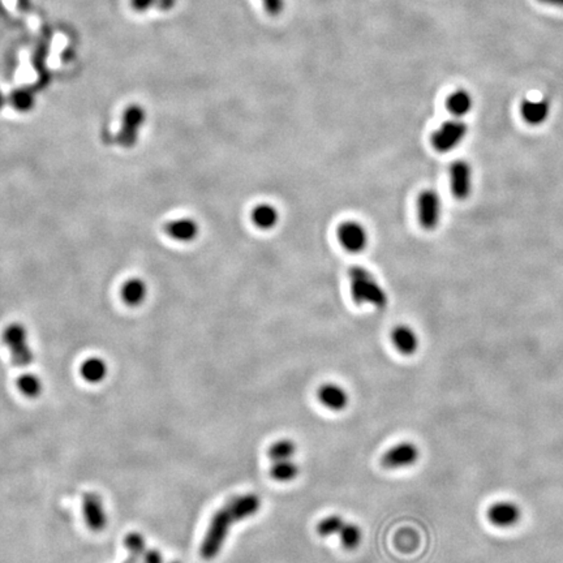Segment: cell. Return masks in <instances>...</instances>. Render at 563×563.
<instances>
[{
  "instance_id": "6da1fadb",
  "label": "cell",
  "mask_w": 563,
  "mask_h": 563,
  "mask_svg": "<svg viewBox=\"0 0 563 563\" xmlns=\"http://www.w3.org/2000/svg\"><path fill=\"white\" fill-rule=\"evenodd\" d=\"M348 281L350 293L356 305H372L379 309L386 307L387 292L368 269L352 266L348 270Z\"/></svg>"
},
{
  "instance_id": "7a4b0ae2",
  "label": "cell",
  "mask_w": 563,
  "mask_h": 563,
  "mask_svg": "<svg viewBox=\"0 0 563 563\" xmlns=\"http://www.w3.org/2000/svg\"><path fill=\"white\" fill-rule=\"evenodd\" d=\"M234 523H236V520L234 519L226 506H223L213 515L200 546V553L203 558L213 559L220 555Z\"/></svg>"
},
{
  "instance_id": "3957f363",
  "label": "cell",
  "mask_w": 563,
  "mask_h": 563,
  "mask_svg": "<svg viewBox=\"0 0 563 563\" xmlns=\"http://www.w3.org/2000/svg\"><path fill=\"white\" fill-rule=\"evenodd\" d=\"M3 342L8 347L16 367L25 368L34 361V352L29 346L27 329L24 326L20 324L7 326L3 333Z\"/></svg>"
},
{
  "instance_id": "277c9868",
  "label": "cell",
  "mask_w": 563,
  "mask_h": 563,
  "mask_svg": "<svg viewBox=\"0 0 563 563\" xmlns=\"http://www.w3.org/2000/svg\"><path fill=\"white\" fill-rule=\"evenodd\" d=\"M467 133L468 127L464 122L459 119L448 120L431 134V145L440 153H449L451 150L457 149L463 142Z\"/></svg>"
},
{
  "instance_id": "5b68a950",
  "label": "cell",
  "mask_w": 563,
  "mask_h": 563,
  "mask_svg": "<svg viewBox=\"0 0 563 563\" xmlns=\"http://www.w3.org/2000/svg\"><path fill=\"white\" fill-rule=\"evenodd\" d=\"M146 120L145 110L139 105L129 106L123 114L120 131L116 134V142L125 149L133 148L140 134L141 128Z\"/></svg>"
},
{
  "instance_id": "8992f818",
  "label": "cell",
  "mask_w": 563,
  "mask_h": 563,
  "mask_svg": "<svg viewBox=\"0 0 563 563\" xmlns=\"http://www.w3.org/2000/svg\"><path fill=\"white\" fill-rule=\"evenodd\" d=\"M338 241L350 253H360L367 249L369 243V235L367 227H364L358 220H346L339 224Z\"/></svg>"
},
{
  "instance_id": "52a82bcc",
  "label": "cell",
  "mask_w": 563,
  "mask_h": 563,
  "mask_svg": "<svg viewBox=\"0 0 563 563\" xmlns=\"http://www.w3.org/2000/svg\"><path fill=\"white\" fill-rule=\"evenodd\" d=\"M82 515L91 531L101 532L107 527L108 514L105 501L97 492H88L82 495Z\"/></svg>"
},
{
  "instance_id": "ba28073f",
  "label": "cell",
  "mask_w": 563,
  "mask_h": 563,
  "mask_svg": "<svg viewBox=\"0 0 563 563\" xmlns=\"http://www.w3.org/2000/svg\"><path fill=\"white\" fill-rule=\"evenodd\" d=\"M419 222L425 229H436L442 217V200L433 189H426L419 196L417 201Z\"/></svg>"
},
{
  "instance_id": "9c48e42d",
  "label": "cell",
  "mask_w": 563,
  "mask_h": 563,
  "mask_svg": "<svg viewBox=\"0 0 563 563\" xmlns=\"http://www.w3.org/2000/svg\"><path fill=\"white\" fill-rule=\"evenodd\" d=\"M419 459V449L411 442H402L390 448L381 457V464L387 469H398L415 464Z\"/></svg>"
},
{
  "instance_id": "30bf717a",
  "label": "cell",
  "mask_w": 563,
  "mask_h": 563,
  "mask_svg": "<svg viewBox=\"0 0 563 563\" xmlns=\"http://www.w3.org/2000/svg\"><path fill=\"white\" fill-rule=\"evenodd\" d=\"M450 184L451 191L457 200H466L472 192L474 175L472 167L466 160H457L450 167Z\"/></svg>"
},
{
  "instance_id": "8fae6325",
  "label": "cell",
  "mask_w": 563,
  "mask_h": 563,
  "mask_svg": "<svg viewBox=\"0 0 563 563\" xmlns=\"http://www.w3.org/2000/svg\"><path fill=\"white\" fill-rule=\"evenodd\" d=\"M488 519L495 527H512L520 519L519 507L512 502H497L488 509Z\"/></svg>"
},
{
  "instance_id": "7c38bea8",
  "label": "cell",
  "mask_w": 563,
  "mask_h": 563,
  "mask_svg": "<svg viewBox=\"0 0 563 563\" xmlns=\"http://www.w3.org/2000/svg\"><path fill=\"white\" fill-rule=\"evenodd\" d=\"M226 507L229 509L234 519L236 521H241V520L253 517L258 512L261 507V500L255 493H249V494H243V495L232 498L226 505Z\"/></svg>"
},
{
  "instance_id": "4fadbf2b",
  "label": "cell",
  "mask_w": 563,
  "mask_h": 563,
  "mask_svg": "<svg viewBox=\"0 0 563 563\" xmlns=\"http://www.w3.org/2000/svg\"><path fill=\"white\" fill-rule=\"evenodd\" d=\"M165 232L175 241L191 243L200 235V224L194 218H179L166 223Z\"/></svg>"
},
{
  "instance_id": "5bb4252c",
  "label": "cell",
  "mask_w": 563,
  "mask_h": 563,
  "mask_svg": "<svg viewBox=\"0 0 563 563\" xmlns=\"http://www.w3.org/2000/svg\"><path fill=\"white\" fill-rule=\"evenodd\" d=\"M317 398L321 405L335 412L342 411L348 405V394L344 388L335 384H325L320 387L317 391Z\"/></svg>"
},
{
  "instance_id": "9a60e30c",
  "label": "cell",
  "mask_w": 563,
  "mask_h": 563,
  "mask_svg": "<svg viewBox=\"0 0 563 563\" xmlns=\"http://www.w3.org/2000/svg\"><path fill=\"white\" fill-rule=\"evenodd\" d=\"M521 118L531 125L544 123L550 114V103L546 99H524L520 106Z\"/></svg>"
},
{
  "instance_id": "2e32d148",
  "label": "cell",
  "mask_w": 563,
  "mask_h": 563,
  "mask_svg": "<svg viewBox=\"0 0 563 563\" xmlns=\"http://www.w3.org/2000/svg\"><path fill=\"white\" fill-rule=\"evenodd\" d=\"M391 342L398 351L411 356L419 348V336L410 326L399 325L391 331Z\"/></svg>"
},
{
  "instance_id": "e0dca14e",
  "label": "cell",
  "mask_w": 563,
  "mask_h": 563,
  "mask_svg": "<svg viewBox=\"0 0 563 563\" xmlns=\"http://www.w3.org/2000/svg\"><path fill=\"white\" fill-rule=\"evenodd\" d=\"M252 222L262 231L273 229L279 223V211L272 203H258L252 211Z\"/></svg>"
},
{
  "instance_id": "ac0fdd59",
  "label": "cell",
  "mask_w": 563,
  "mask_h": 563,
  "mask_svg": "<svg viewBox=\"0 0 563 563\" xmlns=\"http://www.w3.org/2000/svg\"><path fill=\"white\" fill-rule=\"evenodd\" d=\"M120 295L127 305L139 307L148 296V286L140 278H132L124 283Z\"/></svg>"
},
{
  "instance_id": "d6986e66",
  "label": "cell",
  "mask_w": 563,
  "mask_h": 563,
  "mask_svg": "<svg viewBox=\"0 0 563 563\" xmlns=\"http://www.w3.org/2000/svg\"><path fill=\"white\" fill-rule=\"evenodd\" d=\"M107 364L101 358H89L80 367V374L89 384H99L107 377Z\"/></svg>"
},
{
  "instance_id": "ffe728a7",
  "label": "cell",
  "mask_w": 563,
  "mask_h": 563,
  "mask_svg": "<svg viewBox=\"0 0 563 563\" xmlns=\"http://www.w3.org/2000/svg\"><path fill=\"white\" fill-rule=\"evenodd\" d=\"M446 107L457 118L468 114L474 107V98L466 89H457L446 99Z\"/></svg>"
},
{
  "instance_id": "44dd1931",
  "label": "cell",
  "mask_w": 563,
  "mask_h": 563,
  "mask_svg": "<svg viewBox=\"0 0 563 563\" xmlns=\"http://www.w3.org/2000/svg\"><path fill=\"white\" fill-rule=\"evenodd\" d=\"M18 391L27 398L35 399L44 391V382L34 373H24L18 379Z\"/></svg>"
},
{
  "instance_id": "7402d4cb",
  "label": "cell",
  "mask_w": 563,
  "mask_h": 563,
  "mask_svg": "<svg viewBox=\"0 0 563 563\" xmlns=\"http://www.w3.org/2000/svg\"><path fill=\"white\" fill-rule=\"evenodd\" d=\"M298 475H299V467L291 459L274 462L273 466L270 468V476L275 481L279 483L292 481Z\"/></svg>"
},
{
  "instance_id": "603a6c76",
  "label": "cell",
  "mask_w": 563,
  "mask_h": 563,
  "mask_svg": "<svg viewBox=\"0 0 563 563\" xmlns=\"http://www.w3.org/2000/svg\"><path fill=\"white\" fill-rule=\"evenodd\" d=\"M8 103L15 110L27 113L34 107L35 97L33 90L29 88H20L13 90L8 98Z\"/></svg>"
},
{
  "instance_id": "cb8c5ba5",
  "label": "cell",
  "mask_w": 563,
  "mask_h": 563,
  "mask_svg": "<svg viewBox=\"0 0 563 563\" xmlns=\"http://www.w3.org/2000/svg\"><path fill=\"white\" fill-rule=\"evenodd\" d=\"M296 453V443L291 440L277 441L267 450V457L274 462L278 460H287L295 455Z\"/></svg>"
},
{
  "instance_id": "d4e9b609",
  "label": "cell",
  "mask_w": 563,
  "mask_h": 563,
  "mask_svg": "<svg viewBox=\"0 0 563 563\" xmlns=\"http://www.w3.org/2000/svg\"><path fill=\"white\" fill-rule=\"evenodd\" d=\"M339 538H341V544L346 549L352 550L355 548L360 545L361 543V529L359 526L356 524H351V523H344L343 527L339 531Z\"/></svg>"
},
{
  "instance_id": "484cf974",
  "label": "cell",
  "mask_w": 563,
  "mask_h": 563,
  "mask_svg": "<svg viewBox=\"0 0 563 563\" xmlns=\"http://www.w3.org/2000/svg\"><path fill=\"white\" fill-rule=\"evenodd\" d=\"M124 548L129 553V557L141 559L142 555L148 550L146 540L139 532H131L124 537Z\"/></svg>"
},
{
  "instance_id": "4316f807",
  "label": "cell",
  "mask_w": 563,
  "mask_h": 563,
  "mask_svg": "<svg viewBox=\"0 0 563 563\" xmlns=\"http://www.w3.org/2000/svg\"><path fill=\"white\" fill-rule=\"evenodd\" d=\"M343 524L344 520L339 515H330L318 523L317 533L321 537L333 536V535L339 533Z\"/></svg>"
},
{
  "instance_id": "83f0119b",
  "label": "cell",
  "mask_w": 563,
  "mask_h": 563,
  "mask_svg": "<svg viewBox=\"0 0 563 563\" xmlns=\"http://www.w3.org/2000/svg\"><path fill=\"white\" fill-rule=\"evenodd\" d=\"M262 4L270 16H278L284 9V0H262Z\"/></svg>"
},
{
  "instance_id": "f1b7e54d",
  "label": "cell",
  "mask_w": 563,
  "mask_h": 563,
  "mask_svg": "<svg viewBox=\"0 0 563 563\" xmlns=\"http://www.w3.org/2000/svg\"><path fill=\"white\" fill-rule=\"evenodd\" d=\"M141 563H163V555L158 549H148L142 555Z\"/></svg>"
},
{
  "instance_id": "f546056e",
  "label": "cell",
  "mask_w": 563,
  "mask_h": 563,
  "mask_svg": "<svg viewBox=\"0 0 563 563\" xmlns=\"http://www.w3.org/2000/svg\"><path fill=\"white\" fill-rule=\"evenodd\" d=\"M156 3L157 0H131L133 9H136L137 12H145L146 9L156 6Z\"/></svg>"
},
{
  "instance_id": "4dcf8cb0",
  "label": "cell",
  "mask_w": 563,
  "mask_h": 563,
  "mask_svg": "<svg viewBox=\"0 0 563 563\" xmlns=\"http://www.w3.org/2000/svg\"><path fill=\"white\" fill-rule=\"evenodd\" d=\"M176 0H157L156 6L162 11H168L175 6Z\"/></svg>"
},
{
  "instance_id": "1f68e13d",
  "label": "cell",
  "mask_w": 563,
  "mask_h": 563,
  "mask_svg": "<svg viewBox=\"0 0 563 563\" xmlns=\"http://www.w3.org/2000/svg\"><path fill=\"white\" fill-rule=\"evenodd\" d=\"M537 1L546 4V6H553V7L563 8V0H537Z\"/></svg>"
},
{
  "instance_id": "d6a6232c",
  "label": "cell",
  "mask_w": 563,
  "mask_h": 563,
  "mask_svg": "<svg viewBox=\"0 0 563 563\" xmlns=\"http://www.w3.org/2000/svg\"><path fill=\"white\" fill-rule=\"evenodd\" d=\"M7 105H8V98L6 97L0 90V110H3Z\"/></svg>"
},
{
  "instance_id": "836d02e7",
  "label": "cell",
  "mask_w": 563,
  "mask_h": 563,
  "mask_svg": "<svg viewBox=\"0 0 563 563\" xmlns=\"http://www.w3.org/2000/svg\"><path fill=\"white\" fill-rule=\"evenodd\" d=\"M124 563H141V559L139 558H133V557H128Z\"/></svg>"
},
{
  "instance_id": "e575fe53",
  "label": "cell",
  "mask_w": 563,
  "mask_h": 563,
  "mask_svg": "<svg viewBox=\"0 0 563 563\" xmlns=\"http://www.w3.org/2000/svg\"><path fill=\"white\" fill-rule=\"evenodd\" d=\"M171 563H180V562H171Z\"/></svg>"
}]
</instances>
